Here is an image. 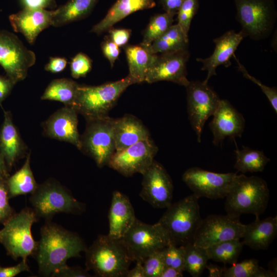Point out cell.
<instances>
[{
  "instance_id": "cell-1",
  "label": "cell",
  "mask_w": 277,
  "mask_h": 277,
  "mask_svg": "<svg viewBox=\"0 0 277 277\" xmlns=\"http://www.w3.org/2000/svg\"><path fill=\"white\" fill-rule=\"evenodd\" d=\"M87 246L76 233L68 230L51 221L41 228V239L35 255L38 273L43 276L52 274L67 265L71 258L81 256Z\"/></svg>"
},
{
  "instance_id": "cell-2",
  "label": "cell",
  "mask_w": 277,
  "mask_h": 277,
  "mask_svg": "<svg viewBox=\"0 0 277 277\" xmlns=\"http://www.w3.org/2000/svg\"><path fill=\"white\" fill-rule=\"evenodd\" d=\"M225 197L227 214L239 218L244 214L259 216L267 208L269 190L266 181L260 177L237 174Z\"/></svg>"
},
{
  "instance_id": "cell-3",
  "label": "cell",
  "mask_w": 277,
  "mask_h": 277,
  "mask_svg": "<svg viewBox=\"0 0 277 277\" xmlns=\"http://www.w3.org/2000/svg\"><path fill=\"white\" fill-rule=\"evenodd\" d=\"M86 267L96 276L126 277L131 262L120 240L99 235L86 251Z\"/></svg>"
},
{
  "instance_id": "cell-4",
  "label": "cell",
  "mask_w": 277,
  "mask_h": 277,
  "mask_svg": "<svg viewBox=\"0 0 277 277\" xmlns=\"http://www.w3.org/2000/svg\"><path fill=\"white\" fill-rule=\"evenodd\" d=\"M199 199L193 193L172 203L157 222L167 232L172 244L184 246L192 243L202 220Z\"/></svg>"
},
{
  "instance_id": "cell-5",
  "label": "cell",
  "mask_w": 277,
  "mask_h": 277,
  "mask_svg": "<svg viewBox=\"0 0 277 277\" xmlns=\"http://www.w3.org/2000/svg\"><path fill=\"white\" fill-rule=\"evenodd\" d=\"M136 84L129 75L115 82L99 86L80 85L73 108L86 120L108 116L122 93Z\"/></svg>"
},
{
  "instance_id": "cell-6",
  "label": "cell",
  "mask_w": 277,
  "mask_h": 277,
  "mask_svg": "<svg viewBox=\"0 0 277 277\" xmlns=\"http://www.w3.org/2000/svg\"><path fill=\"white\" fill-rule=\"evenodd\" d=\"M38 220L32 208L25 207L3 224L0 230V243L13 259L27 260L29 256H35L38 242L32 236L31 228Z\"/></svg>"
},
{
  "instance_id": "cell-7",
  "label": "cell",
  "mask_w": 277,
  "mask_h": 277,
  "mask_svg": "<svg viewBox=\"0 0 277 277\" xmlns=\"http://www.w3.org/2000/svg\"><path fill=\"white\" fill-rule=\"evenodd\" d=\"M32 208L38 218L51 221L57 213L79 214L85 210V205L77 200L59 182L49 179L38 184L29 199Z\"/></svg>"
},
{
  "instance_id": "cell-8",
  "label": "cell",
  "mask_w": 277,
  "mask_h": 277,
  "mask_svg": "<svg viewBox=\"0 0 277 277\" xmlns=\"http://www.w3.org/2000/svg\"><path fill=\"white\" fill-rule=\"evenodd\" d=\"M244 37L259 41L271 34L276 18L273 0H233Z\"/></svg>"
},
{
  "instance_id": "cell-9",
  "label": "cell",
  "mask_w": 277,
  "mask_h": 277,
  "mask_svg": "<svg viewBox=\"0 0 277 277\" xmlns=\"http://www.w3.org/2000/svg\"><path fill=\"white\" fill-rule=\"evenodd\" d=\"M114 120L108 116L87 119L85 130L81 135L80 150L91 157L100 168L107 165L116 151Z\"/></svg>"
},
{
  "instance_id": "cell-10",
  "label": "cell",
  "mask_w": 277,
  "mask_h": 277,
  "mask_svg": "<svg viewBox=\"0 0 277 277\" xmlns=\"http://www.w3.org/2000/svg\"><path fill=\"white\" fill-rule=\"evenodd\" d=\"M132 261H141L171 243L165 230L157 222L150 225L136 219L120 240Z\"/></svg>"
},
{
  "instance_id": "cell-11",
  "label": "cell",
  "mask_w": 277,
  "mask_h": 277,
  "mask_svg": "<svg viewBox=\"0 0 277 277\" xmlns=\"http://www.w3.org/2000/svg\"><path fill=\"white\" fill-rule=\"evenodd\" d=\"M35 53L14 34L0 31V65L15 84L23 81L35 63Z\"/></svg>"
},
{
  "instance_id": "cell-12",
  "label": "cell",
  "mask_w": 277,
  "mask_h": 277,
  "mask_svg": "<svg viewBox=\"0 0 277 277\" xmlns=\"http://www.w3.org/2000/svg\"><path fill=\"white\" fill-rule=\"evenodd\" d=\"M185 87L188 118L197 141L200 143L204 124L215 112L221 99L208 83L203 81H190Z\"/></svg>"
},
{
  "instance_id": "cell-13",
  "label": "cell",
  "mask_w": 277,
  "mask_h": 277,
  "mask_svg": "<svg viewBox=\"0 0 277 277\" xmlns=\"http://www.w3.org/2000/svg\"><path fill=\"white\" fill-rule=\"evenodd\" d=\"M245 225L239 217L228 214H211L202 220L197 227L192 243L207 248L219 242L242 238Z\"/></svg>"
},
{
  "instance_id": "cell-14",
  "label": "cell",
  "mask_w": 277,
  "mask_h": 277,
  "mask_svg": "<svg viewBox=\"0 0 277 277\" xmlns=\"http://www.w3.org/2000/svg\"><path fill=\"white\" fill-rule=\"evenodd\" d=\"M236 175L234 172L220 173L192 167L184 172L182 180L199 198L219 199L226 196Z\"/></svg>"
},
{
  "instance_id": "cell-15",
  "label": "cell",
  "mask_w": 277,
  "mask_h": 277,
  "mask_svg": "<svg viewBox=\"0 0 277 277\" xmlns=\"http://www.w3.org/2000/svg\"><path fill=\"white\" fill-rule=\"evenodd\" d=\"M158 148L150 138L115 151L107 165L125 176L143 174L154 160Z\"/></svg>"
},
{
  "instance_id": "cell-16",
  "label": "cell",
  "mask_w": 277,
  "mask_h": 277,
  "mask_svg": "<svg viewBox=\"0 0 277 277\" xmlns=\"http://www.w3.org/2000/svg\"><path fill=\"white\" fill-rule=\"evenodd\" d=\"M189 56L188 49L156 54L145 82L153 83L166 81L186 87L190 82L187 78L186 69Z\"/></svg>"
},
{
  "instance_id": "cell-17",
  "label": "cell",
  "mask_w": 277,
  "mask_h": 277,
  "mask_svg": "<svg viewBox=\"0 0 277 277\" xmlns=\"http://www.w3.org/2000/svg\"><path fill=\"white\" fill-rule=\"evenodd\" d=\"M142 188L140 196L152 207L166 208L172 203L173 186L165 169L154 160L142 174Z\"/></svg>"
},
{
  "instance_id": "cell-18",
  "label": "cell",
  "mask_w": 277,
  "mask_h": 277,
  "mask_svg": "<svg viewBox=\"0 0 277 277\" xmlns=\"http://www.w3.org/2000/svg\"><path fill=\"white\" fill-rule=\"evenodd\" d=\"M77 114L73 107L64 106L43 123L44 134L51 138L70 143L80 150Z\"/></svg>"
},
{
  "instance_id": "cell-19",
  "label": "cell",
  "mask_w": 277,
  "mask_h": 277,
  "mask_svg": "<svg viewBox=\"0 0 277 277\" xmlns=\"http://www.w3.org/2000/svg\"><path fill=\"white\" fill-rule=\"evenodd\" d=\"M212 116L209 127L214 145L222 143L228 137L234 140L236 137L242 136L245 128V119L227 100H220Z\"/></svg>"
},
{
  "instance_id": "cell-20",
  "label": "cell",
  "mask_w": 277,
  "mask_h": 277,
  "mask_svg": "<svg viewBox=\"0 0 277 277\" xmlns=\"http://www.w3.org/2000/svg\"><path fill=\"white\" fill-rule=\"evenodd\" d=\"M54 12L46 9L23 8L10 15L9 19L13 30L23 34L32 44L43 30L52 25Z\"/></svg>"
},
{
  "instance_id": "cell-21",
  "label": "cell",
  "mask_w": 277,
  "mask_h": 277,
  "mask_svg": "<svg viewBox=\"0 0 277 277\" xmlns=\"http://www.w3.org/2000/svg\"><path fill=\"white\" fill-rule=\"evenodd\" d=\"M241 32L229 31L219 37L213 39L215 47L213 53L206 58H197L196 61L203 64L202 70H206L207 75L203 81L208 83L211 76L216 75V69L220 65L228 67L231 65L230 58L244 38Z\"/></svg>"
},
{
  "instance_id": "cell-22",
  "label": "cell",
  "mask_w": 277,
  "mask_h": 277,
  "mask_svg": "<svg viewBox=\"0 0 277 277\" xmlns=\"http://www.w3.org/2000/svg\"><path fill=\"white\" fill-rule=\"evenodd\" d=\"M136 219L134 209L128 197L118 191H114L108 214V236L121 240Z\"/></svg>"
},
{
  "instance_id": "cell-23",
  "label": "cell",
  "mask_w": 277,
  "mask_h": 277,
  "mask_svg": "<svg viewBox=\"0 0 277 277\" xmlns=\"http://www.w3.org/2000/svg\"><path fill=\"white\" fill-rule=\"evenodd\" d=\"M4 120L0 128V152L9 170L20 159L27 155V146L14 124L10 111L4 109Z\"/></svg>"
},
{
  "instance_id": "cell-24",
  "label": "cell",
  "mask_w": 277,
  "mask_h": 277,
  "mask_svg": "<svg viewBox=\"0 0 277 277\" xmlns=\"http://www.w3.org/2000/svg\"><path fill=\"white\" fill-rule=\"evenodd\" d=\"M113 133L115 151L122 150L138 142L150 138L149 131L142 122L130 114L114 120Z\"/></svg>"
},
{
  "instance_id": "cell-25",
  "label": "cell",
  "mask_w": 277,
  "mask_h": 277,
  "mask_svg": "<svg viewBox=\"0 0 277 277\" xmlns=\"http://www.w3.org/2000/svg\"><path fill=\"white\" fill-rule=\"evenodd\" d=\"M245 225L242 242L254 250H267L277 235V216L263 220L259 216Z\"/></svg>"
},
{
  "instance_id": "cell-26",
  "label": "cell",
  "mask_w": 277,
  "mask_h": 277,
  "mask_svg": "<svg viewBox=\"0 0 277 277\" xmlns=\"http://www.w3.org/2000/svg\"><path fill=\"white\" fill-rule=\"evenodd\" d=\"M155 6V0H116L104 18L92 27L91 32L101 34L133 12Z\"/></svg>"
},
{
  "instance_id": "cell-27",
  "label": "cell",
  "mask_w": 277,
  "mask_h": 277,
  "mask_svg": "<svg viewBox=\"0 0 277 277\" xmlns=\"http://www.w3.org/2000/svg\"><path fill=\"white\" fill-rule=\"evenodd\" d=\"M129 67V75L136 83L145 82L147 71L154 62L156 54H152L145 47L127 45L124 48Z\"/></svg>"
},
{
  "instance_id": "cell-28",
  "label": "cell",
  "mask_w": 277,
  "mask_h": 277,
  "mask_svg": "<svg viewBox=\"0 0 277 277\" xmlns=\"http://www.w3.org/2000/svg\"><path fill=\"white\" fill-rule=\"evenodd\" d=\"M98 0H69L54 10L52 25L60 27L86 17Z\"/></svg>"
},
{
  "instance_id": "cell-29",
  "label": "cell",
  "mask_w": 277,
  "mask_h": 277,
  "mask_svg": "<svg viewBox=\"0 0 277 277\" xmlns=\"http://www.w3.org/2000/svg\"><path fill=\"white\" fill-rule=\"evenodd\" d=\"M31 152L26 156L23 166L6 180L9 198L32 194L38 187L30 166Z\"/></svg>"
},
{
  "instance_id": "cell-30",
  "label": "cell",
  "mask_w": 277,
  "mask_h": 277,
  "mask_svg": "<svg viewBox=\"0 0 277 277\" xmlns=\"http://www.w3.org/2000/svg\"><path fill=\"white\" fill-rule=\"evenodd\" d=\"M188 43L189 38L176 24L146 48L152 54H160L188 49Z\"/></svg>"
},
{
  "instance_id": "cell-31",
  "label": "cell",
  "mask_w": 277,
  "mask_h": 277,
  "mask_svg": "<svg viewBox=\"0 0 277 277\" xmlns=\"http://www.w3.org/2000/svg\"><path fill=\"white\" fill-rule=\"evenodd\" d=\"M79 84L67 78L55 79L48 85L43 95L42 100L61 102L65 106L73 107L77 94Z\"/></svg>"
},
{
  "instance_id": "cell-32",
  "label": "cell",
  "mask_w": 277,
  "mask_h": 277,
  "mask_svg": "<svg viewBox=\"0 0 277 277\" xmlns=\"http://www.w3.org/2000/svg\"><path fill=\"white\" fill-rule=\"evenodd\" d=\"M236 161L234 167L243 173L262 172L270 161L262 151L244 147L242 149L236 147Z\"/></svg>"
},
{
  "instance_id": "cell-33",
  "label": "cell",
  "mask_w": 277,
  "mask_h": 277,
  "mask_svg": "<svg viewBox=\"0 0 277 277\" xmlns=\"http://www.w3.org/2000/svg\"><path fill=\"white\" fill-rule=\"evenodd\" d=\"M240 239H231L219 242L206 248L209 260L224 264L236 263L244 244Z\"/></svg>"
},
{
  "instance_id": "cell-34",
  "label": "cell",
  "mask_w": 277,
  "mask_h": 277,
  "mask_svg": "<svg viewBox=\"0 0 277 277\" xmlns=\"http://www.w3.org/2000/svg\"><path fill=\"white\" fill-rule=\"evenodd\" d=\"M184 271L193 277L202 275L209 260L206 249L192 243L184 245Z\"/></svg>"
},
{
  "instance_id": "cell-35",
  "label": "cell",
  "mask_w": 277,
  "mask_h": 277,
  "mask_svg": "<svg viewBox=\"0 0 277 277\" xmlns=\"http://www.w3.org/2000/svg\"><path fill=\"white\" fill-rule=\"evenodd\" d=\"M276 273L271 270H266L259 265L255 259L245 260L235 263L229 267H223L224 277H274Z\"/></svg>"
},
{
  "instance_id": "cell-36",
  "label": "cell",
  "mask_w": 277,
  "mask_h": 277,
  "mask_svg": "<svg viewBox=\"0 0 277 277\" xmlns=\"http://www.w3.org/2000/svg\"><path fill=\"white\" fill-rule=\"evenodd\" d=\"M174 15L173 14L165 12L156 14L152 16L143 32L142 42L140 45L145 47L150 46L172 25Z\"/></svg>"
},
{
  "instance_id": "cell-37",
  "label": "cell",
  "mask_w": 277,
  "mask_h": 277,
  "mask_svg": "<svg viewBox=\"0 0 277 277\" xmlns=\"http://www.w3.org/2000/svg\"><path fill=\"white\" fill-rule=\"evenodd\" d=\"M199 7V0H184L178 10L177 24L188 37L191 23Z\"/></svg>"
},
{
  "instance_id": "cell-38",
  "label": "cell",
  "mask_w": 277,
  "mask_h": 277,
  "mask_svg": "<svg viewBox=\"0 0 277 277\" xmlns=\"http://www.w3.org/2000/svg\"><path fill=\"white\" fill-rule=\"evenodd\" d=\"M185 249L184 246L170 244L162 250L163 262L166 267L184 271Z\"/></svg>"
},
{
  "instance_id": "cell-39",
  "label": "cell",
  "mask_w": 277,
  "mask_h": 277,
  "mask_svg": "<svg viewBox=\"0 0 277 277\" xmlns=\"http://www.w3.org/2000/svg\"><path fill=\"white\" fill-rule=\"evenodd\" d=\"M145 277H160L165 266L162 250L155 252L142 261Z\"/></svg>"
},
{
  "instance_id": "cell-40",
  "label": "cell",
  "mask_w": 277,
  "mask_h": 277,
  "mask_svg": "<svg viewBox=\"0 0 277 277\" xmlns=\"http://www.w3.org/2000/svg\"><path fill=\"white\" fill-rule=\"evenodd\" d=\"M92 67L90 58L83 53H77L71 60L70 70L71 76L74 78L85 76Z\"/></svg>"
},
{
  "instance_id": "cell-41",
  "label": "cell",
  "mask_w": 277,
  "mask_h": 277,
  "mask_svg": "<svg viewBox=\"0 0 277 277\" xmlns=\"http://www.w3.org/2000/svg\"><path fill=\"white\" fill-rule=\"evenodd\" d=\"M238 63V69L241 72L243 76L258 85L263 92L267 97L275 113H277V90L276 87H269L263 84L261 81L251 75L247 71L245 67L241 64L239 60L234 55Z\"/></svg>"
},
{
  "instance_id": "cell-42",
  "label": "cell",
  "mask_w": 277,
  "mask_h": 277,
  "mask_svg": "<svg viewBox=\"0 0 277 277\" xmlns=\"http://www.w3.org/2000/svg\"><path fill=\"white\" fill-rule=\"evenodd\" d=\"M7 179H0V224L3 225L16 212L9 203Z\"/></svg>"
},
{
  "instance_id": "cell-43",
  "label": "cell",
  "mask_w": 277,
  "mask_h": 277,
  "mask_svg": "<svg viewBox=\"0 0 277 277\" xmlns=\"http://www.w3.org/2000/svg\"><path fill=\"white\" fill-rule=\"evenodd\" d=\"M101 48L104 56L112 67L120 53L119 47L107 36L101 44Z\"/></svg>"
},
{
  "instance_id": "cell-44",
  "label": "cell",
  "mask_w": 277,
  "mask_h": 277,
  "mask_svg": "<svg viewBox=\"0 0 277 277\" xmlns=\"http://www.w3.org/2000/svg\"><path fill=\"white\" fill-rule=\"evenodd\" d=\"M51 276L58 277H89L91 276L88 271L80 267H70L67 265L54 272Z\"/></svg>"
},
{
  "instance_id": "cell-45",
  "label": "cell",
  "mask_w": 277,
  "mask_h": 277,
  "mask_svg": "<svg viewBox=\"0 0 277 277\" xmlns=\"http://www.w3.org/2000/svg\"><path fill=\"white\" fill-rule=\"evenodd\" d=\"M30 271L27 260L22 259L17 264L9 267L0 266V277H14L22 272Z\"/></svg>"
},
{
  "instance_id": "cell-46",
  "label": "cell",
  "mask_w": 277,
  "mask_h": 277,
  "mask_svg": "<svg viewBox=\"0 0 277 277\" xmlns=\"http://www.w3.org/2000/svg\"><path fill=\"white\" fill-rule=\"evenodd\" d=\"M109 38L118 47L126 45L131 35V30L127 29H114L108 30Z\"/></svg>"
},
{
  "instance_id": "cell-47",
  "label": "cell",
  "mask_w": 277,
  "mask_h": 277,
  "mask_svg": "<svg viewBox=\"0 0 277 277\" xmlns=\"http://www.w3.org/2000/svg\"><path fill=\"white\" fill-rule=\"evenodd\" d=\"M67 61L65 58L50 57L49 62L46 65L45 69L47 71L57 73L63 71L66 67Z\"/></svg>"
},
{
  "instance_id": "cell-48",
  "label": "cell",
  "mask_w": 277,
  "mask_h": 277,
  "mask_svg": "<svg viewBox=\"0 0 277 277\" xmlns=\"http://www.w3.org/2000/svg\"><path fill=\"white\" fill-rule=\"evenodd\" d=\"M15 84L8 76L0 74V106L10 94Z\"/></svg>"
},
{
  "instance_id": "cell-49",
  "label": "cell",
  "mask_w": 277,
  "mask_h": 277,
  "mask_svg": "<svg viewBox=\"0 0 277 277\" xmlns=\"http://www.w3.org/2000/svg\"><path fill=\"white\" fill-rule=\"evenodd\" d=\"M23 8L46 9L54 5V0H19Z\"/></svg>"
},
{
  "instance_id": "cell-50",
  "label": "cell",
  "mask_w": 277,
  "mask_h": 277,
  "mask_svg": "<svg viewBox=\"0 0 277 277\" xmlns=\"http://www.w3.org/2000/svg\"><path fill=\"white\" fill-rule=\"evenodd\" d=\"M184 0H160V3L165 12L176 14Z\"/></svg>"
},
{
  "instance_id": "cell-51",
  "label": "cell",
  "mask_w": 277,
  "mask_h": 277,
  "mask_svg": "<svg viewBox=\"0 0 277 277\" xmlns=\"http://www.w3.org/2000/svg\"><path fill=\"white\" fill-rule=\"evenodd\" d=\"M126 277H145L142 261H136V265L131 270H128Z\"/></svg>"
},
{
  "instance_id": "cell-52",
  "label": "cell",
  "mask_w": 277,
  "mask_h": 277,
  "mask_svg": "<svg viewBox=\"0 0 277 277\" xmlns=\"http://www.w3.org/2000/svg\"><path fill=\"white\" fill-rule=\"evenodd\" d=\"M184 271L175 268L165 267L160 277H182Z\"/></svg>"
},
{
  "instance_id": "cell-53",
  "label": "cell",
  "mask_w": 277,
  "mask_h": 277,
  "mask_svg": "<svg viewBox=\"0 0 277 277\" xmlns=\"http://www.w3.org/2000/svg\"><path fill=\"white\" fill-rule=\"evenodd\" d=\"M5 159L0 152V179H7L10 175Z\"/></svg>"
},
{
  "instance_id": "cell-54",
  "label": "cell",
  "mask_w": 277,
  "mask_h": 277,
  "mask_svg": "<svg viewBox=\"0 0 277 277\" xmlns=\"http://www.w3.org/2000/svg\"><path fill=\"white\" fill-rule=\"evenodd\" d=\"M206 268L209 270V275L211 277H221L222 276L223 268H221L217 265L210 264L206 265Z\"/></svg>"
}]
</instances>
